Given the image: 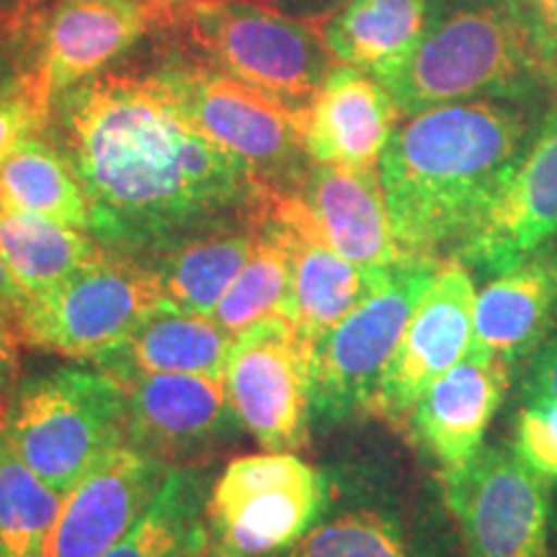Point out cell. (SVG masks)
<instances>
[{"mask_svg": "<svg viewBox=\"0 0 557 557\" xmlns=\"http://www.w3.org/2000/svg\"><path fill=\"white\" fill-rule=\"evenodd\" d=\"M47 135L90 201V235L145 263L201 230L259 218L271 197L178 109L152 70H101L62 90Z\"/></svg>", "mask_w": 557, "mask_h": 557, "instance_id": "obj_1", "label": "cell"}, {"mask_svg": "<svg viewBox=\"0 0 557 557\" xmlns=\"http://www.w3.org/2000/svg\"><path fill=\"white\" fill-rule=\"evenodd\" d=\"M537 120L529 103L459 101L398 124L382 152L380 181L403 253H455L527 148Z\"/></svg>", "mask_w": 557, "mask_h": 557, "instance_id": "obj_2", "label": "cell"}, {"mask_svg": "<svg viewBox=\"0 0 557 557\" xmlns=\"http://www.w3.org/2000/svg\"><path fill=\"white\" fill-rule=\"evenodd\" d=\"M374 78L403 116L459 101L534 107L553 94L513 0H431L413 50Z\"/></svg>", "mask_w": 557, "mask_h": 557, "instance_id": "obj_3", "label": "cell"}, {"mask_svg": "<svg viewBox=\"0 0 557 557\" xmlns=\"http://www.w3.org/2000/svg\"><path fill=\"white\" fill-rule=\"evenodd\" d=\"M325 506L278 557H465L442 485L389 449L325 465Z\"/></svg>", "mask_w": 557, "mask_h": 557, "instance_id": "obj_4", "label": "cell"}, {"mask_svg": "<svg viewBox=\"0 0 557 557\" xmlns=\"http://www.w3.org/2000/svg\"><path fill=\"white\" fill-rule=\"evenodd\" d=\"M176 47L302 116L331 73L320 26L263 0H181Z\"/></svg>", "mask_w": 557, "mask_h": 557, "instance_id": "obj_5", "label": "cell"}, {"mask_svg": "<svg viewBox=\"0 0 557 557\" xmlns=\"http://www.w3.org/2000/svg\"><path fill=\"white\" fill-rule=\"evenodd\" d=\"M0 436L54 491L67 496L111 449L127 442L124 387L101 369L60 367L18 382Z\"/></svg>", "mask_w": 557, "mask_h": 557, "instance_id": "obj_6", "label": "cell"}, {"mask_svg": "<svg viewBox=\"0 0 557 557\" xmlns=\"http://www.w3.org/2000/svg\"><path fill=\"white\" fill-rule=\"evenodd\" d=\"M442 259L408 256L382 271L369 295L312 344V426L372 416L382 374Z\"/></svg>", "mask_w": 557, "mask_h": 557, "instance_id": "obj_7", "label": "cell"}, {"mask_svg": "<svg viewBox=\"0 0 557 557\" xmlns=\"http://www.w3.org/2000/svg\"><path fill=\"white\" fill-rule=\"evenodd\" d=\"M325 496V468L295 451L230 459L207 493L201 557L284 555L315 524Z\"/></svg>", "mask_w": 557, "mask_h": 557, "instance_id": "obj_8", "label": "cell"}, {"mask_svg": "<svg viewBox=\"0 0 557 557\" xmlns=\"http://www.w3.org/2000/svg\"><path fill=\"white\" fill-rule=\"evenodd\" d=\"M152 73L178 109L220 148L240 158L271 194H287L299 184L310 165L302 116L178 47Z\"/></svg>", "mask_w": 557, "mask_h": 557, "instance_id": "obj_9", "label": "cell"}, {"mask_svg": "<svg viewBox=\"0 0 557 557\" xmlns=\"http://www.w3.org/2000/svg\"><path fill=\"white\" fill-rule=\"evenodd\" d=\"M160 302L156 271L107 248L52 289L24 297L11 320L24 346L94 361Z\"/></svg>", "mask_w": 557, "mask_h": 557, "instance_id": "obj_10", "label": "cell"}, {"mask_svg": "<svg viewBox=\"0 0 557 557\" xmlns=\"http://www.w3.org/2000/svg\"><path fill=\"white\" fill-rule=\"evenodd\" d=\"M465 557H553L547 480L508 447H483L472 462L436 475Z\"/></svg>", "mask_w": 557, "mask_h": 557, "instance_id": "obj_11", "label": "cell"}, {"mask_svg": "<svg viewBox=\"0 0 557 557\" xmlns=\"http://www.w3.org/2000/svg\"><path fill=\"white\" fill-rule=\"evenodd\" d=\"M230 406L263 449L297 451L312 429V341L274 315L233 338L225 367Z\"/></svg>", "mask_w": 557, "mask_h": 557, "instance_id": "obj_12", "label": "cell"}, {"mask_svg": "<svg viewBox=\"0 0 557 557\" xmlns=\"http://www.w3.org/2000/svg\"><path fill=\"white\" fill-rule=\"evenodd\" d=\"M181 0H50L32 21L29 65L41 96L52 99L101 73L143 37L169 32Z\"/></svg>", "mask_w": 557, "mask_h": 557, "instance_id": "obj_13", "label": "cell"}, {"mask_svg": "<svg viewBox=\"0 0 557 557\" xmlns=\"http://www.w3.org/2000/svg\"><path fill=\"white\" fill-rule=\"evenodd\" d=\"M475 297L472 271L457 256L442 259L382 374L372 418L406 434L421 395L470 354L475 338Z\"/></svg>", "mask_w": 557, "mask_h": 557, "instance_id": "obj_14", "label": "cell"}, {"mask_svg": "<svg viewBox=\"0 0 557 557\" xmlns=\"http://www.w3.org/2000/svg\"><path fill=\"white\" fill-rule=\"evenodd\" d=\"M557 238V107L537 120L457 256L470 271L500 274Z\"/></svg>", "mask_w": 557, "mask_h": 557, "instance_id": "obj_15", "label": "cell"}, {"mask_svg": "<svg viewBox=\"0 0 557 557\" xmlns=\"http://www.w3.org/2000/svg\"><path fill=\"white\" fill-rule=\"evenodd\" d=\"M120 385L127 400V442L169 468H191L240 429L225 380L145 374Z\"/></svg>", "mask_w": 557, "mask_h": 557, "instance_id": "obj_16", "label": "cell"}, {"mask_svg": "<svg viewBox=\"0 0 557 557\" xmlns=\"http://www.w3.org/2000/svg\"><path fill=\"white\" fill-rule=\"evenodd\" d=\"M173 468L148 451L111 449L65 496L47 557H103L148 511Z\"/></svg>", "mask_w": 557, "mask_h": 557, "instance_id": "obj_17", "label": "cell"}, {"mask_svg": "<svg viewBox=\"0 0 557 557\" xmlns=\"http://www.w3.org/2000/svg\"><path fill=\"white\" fill-rule=\"evenodd\" d=\"M511 372L506 361L470 351L421 395L406 436L434 462L436 475L465 468L480 455L485 431L506 400Z\"/></svg>", "mask_w": 557, "mask_h": 557, "instance_id": "obj_18", "label": "cell"}, {"mask_svg": "<svg viewBox=\"0 0 557 557\" xmlns=\"http://www.w3.org/2000/svg\"><path fill=\"white\" fill-rule=\"evenodd\" d=\"M263 220L287 246L292 261L289 320L305 338L315 341L346 318L372 292L380 274L354 267L320 235L297 194H271ZM387 271V269H385Z\"/></svg>", "mask_w": 557, "mask_h": 557, "instance_id": "obj_19", "label": "cell"}, {"mask_svg": "<svg viewBox=\"0 0 557 557\" xmlns=\"http://www.w3.org/2000/svg\"><path fill=\"white\" fill-rule=\"evenodd\" d=\"M403 111L367 70L338 65L302 114V145L310 163L377 171Z\"/></svg>", "mask_w": 557, "mask_h": 557, "instance_id": "obj_20", "label": "cell"}, {"mask_svg": "<svg viewBox=\"0 0 557 557\" xmlns=\"http://www.w3.org/2000/svg\"><path fill=\"white\" fill-rule=\"evenodd\" d=\"M292 194L308 207L320 235L354 267L380 274L408 259L395 240L380 169L310 163Z\"/></svg>", "mask_w": 557, "mask_h": 557, "instance_id": "obj_21", "label": "cell"}, {"mask_svg": "<svg viewBox=\"0 0 557 557\" xmlns=\"http://www.w3.org/2000/svg\"><path fill=\"white\" fill-rule=\"evenodd\" d=\"M557 325V246L549 243L485 282L475 297L470 351L519 367Z\"/></svg>", "mask_w": 557, "mask_h": 557, "instance_id": "obj_22", "label": "cell"}, {"mask_svg": "<svg viewBox=\"0 0 557 557\" xmlns=\"http://www.w3.org/2000/svg\"><path fill=\"white\" fill-rule=\"evenodd\" d=\"M230 346L233 336L212 315L176 308L163 299L94 364L116 382L145 374H207L225 380Z\"/></svg>", "mask_w": 557, "mask_h": 557, "instance_id": "obj_23", "label": "cell"}, {"mask_svg": "<svg viewBox=\"0 0 557 557\" xmlns=\"http://www.w3.org/2000/svg\"><path fill=\"white\" fill-rule=\"evenodd\" d=\"M261 214L201 230L156 256L148 267L156 271L165 302L214 315L220 299L253 253Z\"/></svg>", "mask_w": 557, "mask_h": 557, "instance_id": "obj_24", "label": "cell"}, {"mask_svg": "<svg viewBox=\"0 0 557 557\" xmlns=\"http://www.w3.org/2000/svg\"><path fill=\"white\" fill-rule=\"evenodd\" d=\"M431 0H346L320 26L333 62L380 75L398 65L426 26Z\"/></svg>", "mask_w": 557, "mask_h": 557, "instance_id": "obj_25", "label": "cell"}, {"mask_svg": "<svg viewBox=\"0 0 557 557\" xmlns=\"http://www.w3.org/2000/svg\"><path fill=\"white\" fill-rule=\"evenodd\" d=\"M0 209L39 214L90 235V201L47 132L26 137L0 165Z\"/></svg>", "mask_w": 557, "mask_h": 557, "instance_id": "obj_26", "label": "cell"}, {"mask_svg": "<svg viewBox=\"0 0 557 557\" xmlns=\"http://www.w3.org/2000/svg\"><path fill=\"white\" fill-rule=\"evenodd\" d=\"M103 248L94 235L39 214L0 209V253L24 297L52 289L73 271L99 259Z\"/></svg>", "mask_w": 557, "mask_h": 557, "instance_id": "obj_27", "label": "cell"}, {"mask_svg": "<svg viewBox=\"0 0 557 557\" xmlns=\"http://www.w3.org/2000/svg\"><path fill=\"white\" fill-rule=\"evenodd\" d=\"M207 493L197 468H173L148 511L103 557H201Z\"/></svg>", "mask_w": 557, "mask_h": 557, "instance_id": "obj_28", "label": "cell"}, {"mask_svg": "<svg viewBox=\"0 0 557 557\" xmlns=\"http://www.w3.org/2000/svg\"><path fill=\"white\" fill-rule=\"evenodd\" d=\"M62 504L0 436V557H47Z\"/></svg>", "mask_w": 557, "mask_h": 557, "instance_id": "obj_29", "label": "cell"}, {"mask_svg": "<svg viewBox=\"0 0 557 557\" xmlns=\"http://www.w3.org/2000/svg\"><path fill=\"white\" fill-rule=\"evenodd\" d=\"M289 297L292 261L287 246L261 214L253 253H250L240 274L235 276V282L227 287L212 318L235 338L240 331H246L248 325L259 323L263 318H287Z\"/></svg>", "mask_w": 557, "mask_h": 557, "instance_id": "obj_30", "label": "cell"}, {"mask_svg": "<svg viewBox=\"0 0 557 557\" xmlns=\"http://www.w3.org/2000/svg\"><path fill=\"white\" fill-rule=\"evenodd\" d=\"M50 109L52 103L41 96L32 75H21L13 86L0 90V165L26 137L47 132Z\"/></svg>", "mask_w": 557, "mask_h": 557, "instance_id": "obj_31", "label": "cell"}, {"mask_svg": "<svg viewBox=\"0 0 557 557\" xmlns=\"http://www.w3.org/2000/svg\"><path fill=\"white\" fill-rule=\"evenodd\" d=\"M511 449L542 480L557 483V400L519 408Z\"/></svg>", "mask_w": 557, "mask_h": 557, "instance_id": "obj_32", "label": "cell"}, {"mask_svg": "<svg viewBox=\"0 0 557 557\" xmlns=\"http://www.w3.org/2000/svg\"><path fill=\"white\" fill-rule=\"evenodd\" d=\"M513 3L545 70L549 90L557 96V0H513Z\"/></svg>", "mask_w": 557, "mask_h": 557, "instance_id": "obj_33", "label": "cell"}, {"mask_svg": "<svg viewBox=\"0 0 557 557\" xmlns=\"http://www.w3.org/2000/svg\"><path fill=\"white\" fill-rule=\"evenodd\" d=\"M519 377L521 406L557 400V325L537 346V351L521 364Z\"/></svg>", "mask_w": 557, "mask_h": 557, "instance_id": "obj_34", "label": "cell"}, {"mask_svg": "<svg viewBox=\"0 0 557 557\" xmlns=\"http://www.w3.org/2000/svg\"><path fill=\"white\" fill-rule=\"evenodd\" d=\"M21 346L11 318L0 312V416L21 382Z\"/></svg>", "mask_w": 557, "mask_h": 557, "instance_id": "obj_35", "label": "cell"}, {"mask_svg": "<svg viewBox=\"0 0 557 557\" xmlns=\"http://www.w3.org/2000/svg\"><path fill=\"white\" fill-rule=\"evenodd\" d=\"M47 0H0V29L11 32L24 45L32 18Z\"/></svg>", "mask_w": 557, "mask_h": 557, "instance_id": "obj_36", "label": "cell"}, {"mask_svg": "<svg viewBox=\"0 0 557 557\" xmlns=\"http://www.w3.org/2000/svg\"><path fill=\"white\" fill-rule=\"evenodd\" d=\"M24 70H21V45L11 32L0 29V90L13 86Z\"/></svg>", "mask_w": 557, "mask_h": 557, "instance_id": "obj_37", "label": "cell"}, {"mask_svg": "<svg viewBox=\"0 0 557 557\" xmlns=\"http://www.w3.org/2000/svg\"><path fill=\"white\" fill-rule=\"evenodd\" d=\"M21 302H24V289L18 287V282L11 274L9 263H5L3 253H0V312L13 318V312L18 310Z\"/></svg>", "mask_w": 557, "mask_h": 557, "instance_id": "obj_38", "label": "cell"}, {"mask_svg": "<svg viewBox=\"0 0 557 557\" xmlns=\"http://www.w3.org/2000/svg\"><path fill=\"white\" fill-rule=\"evenodd\" d=\"M553 557H557V511L553 508Z\"/></svg>", "mask_w": 557, "mask_h": 557, "instance_id": "obj_39", "label": "cell"}, {"mask_svg": "<svg viewBox=\"0 0 557 557\" xmlns=\"http://www.w3.org/2000/svg\"><path fill=\"white\" fill-rule=\"evenodd\" d=\"M181 557H199L197 553H189V555H181Z\"/></svg>", "mask_w": 557, "mask_h": 557, "instance_id": "obj_40", "label": "cell"}, {"mask_svg": "<svg viewBox=\"0 0 557 557\" xmlns=\"http://www.w3.org/2000/svg\"><path fill=\"white\" fill-rule=\"evenodd\" d=\"M263 3H269V0H263Z\"/></svg>", "mask_w": 557, "mask_h": 557, "instance_id": "obj_41", "label": "cell"}]
</instances>
